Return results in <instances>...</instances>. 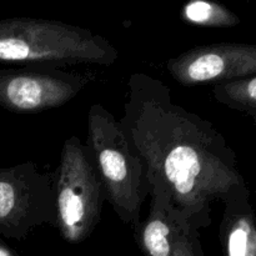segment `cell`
<instances>
[{"instance_id":"1","label":"cell","mask_w":256,"mask_h":256,"mask_svg":"<svg viewBox=\"0 0 256 256\" xmlns=\"http://www.w3.org/2000/svg\"><path fill=\"white\" fill-rule=\"evenodd\" d=\"M146 166L150 192L166 198L198 230L212 225V205L248 186L236 152L209 120L172 102L169 86L145 72L128 82L119 120Z\"/></svg>"},{"instance_id":"2","label":"cell","mask_w":256,"mask_h":256,"mask_svg":"<svg viewBox=\"0 0 256 256\" xmlns=\"http://www.w3.org/2000/svg\"><path fill=\"white\" fill-rule=\"evenodd\" d=\"M119 52L108 39L59 20L9 18L0 20V62L26 66L114 64Z\"/></svg>"},{"instance_id":"3","label":"cell","mask_w":256,"mask_h":256,"mask_svg":"<svg viewBox=\"0 0 256 256\" xmlns=\"http://www.w3.org/2000/svg\"><path fill=\"white\" fill-rule=\"evenodd\" d=\"M86 148L114 212L122 224L135 228L150 195L146 166L130 148L119 120L98 102L88 112Z\"/></svg>"},{"instance_id":"4","label":"cell","mask_w":256,"mask_h":256,"mask_svg":"<svg viewBox=\"0 0 256 256\" xmlns=\"http://www.w3.org/2000/svg\"><path fill=\"white\" fill-rule=\"evenodd\" d=\"M54 182L56 230L69 244H80L99 225L106 198L92 155L78 136L64 142Z\"/></svg>"},{"instance_id":"5","label":"cell","mask_w":256,"mask_h":256,"mask_svg":"<svg viewBox=\"0 0 256 256\" xmlns=\"http://www.w3.org/2000/svg\"><path fill=\"white\" fill-rule=\"evenodd\" d=\"M42 225L56 229L54 174L32 162L0 169V235L22 242Z\"/></svg>"},{"instance_id":"6","label":"cell","mask_w":256,"mask_h":256,"mask_svg":"<svg viewBox=\"0 0 256 256\" xmlns=\"http://www.w3.org/2000/svg\"><path fill=\"white\" fill-rule=\"evenodd\" d=\"M90 82L86 75L59 68L25 66L0 70V106L34 114L72 102Z\"/></svg>"},{"instance_id":"7","label":"cell","mask_w":256,"mask_h":256,"mask_svg":"<svg viewBox=\"0 0 256 256\" xmlns=\"http://www.w3.org/2000/svg\"><path fill=\"white\" fill-rule=\"evenodd\" d=\"M166 70L185 86L219 84L256 75V46L239 42H220L192 48L172 58Z\"/></svg>"},{"instance_id":"8","label":"cell","mask_w":256,"mask_h":256,"mask_svg":"<svg viewBox=\"0 0 256 256\" xmlns=\"http://www.w3.org/2000/svg\"><path fill=\"white\" fill-rule=\"evenodd\" d=\"M134 230L145 256H205L199 230L158 192H150L146 219Z\"/></svg>"},{"instance_id":"9","label":"cell","mask_w":256,"mask_h":256,"mask_svg":"<svg viewBox=\"0 0 256 256\" xmlns=\"http://www.w3.org/2000/svg\"><path fill=\"white\" fill-rule=\"evenodd\" d=\"M222 204L219 235L225 256H256L255 212L249 188L238 189Z\"/></svg>"},{"instance_id":"10","label":"cell","mask_w":256,"mask_h":256,"mask_svg":"<svg viewBox=\"0 0 256 256\" xmlns=\"http://www.w3.org/2000/svg\"><path fill=\"white\" fill-rule=\"evenodd\" d=\"M212 95L230 109L245 112L256 119V75L214 84Z\"/></svg>"},{"instance_id":"11","label":"cell","mask_w":256,"mask_h":256,"mask_svg":"<svg viewBox=\"0 0 256 256\" xmlns=\"http://www.w3.org/2000/svg\"><path fill=\"white\" fill-rule=\"evenodd\" d=\"M184 22L208 28H232L240 22V18L219 2L210 0H192L182 9Z\"/></svg>"},{"instance_id":"12","label":"cell","mask_w":256,"mask_h":256,"mask_svg":"<svg viewBox=\"0 0 256 256\" xmlns=\"http://www.w3.org/2000/svg\"><path fill=\"white\" fill-rule=\"evenodd\" d=\"M0 256H18V254H15L10 248H8L6 245L0 242Z\"/></svg>"}]
</instances>
